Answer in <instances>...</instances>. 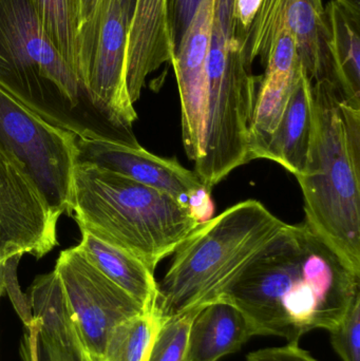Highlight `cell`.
<instances>
[{
    "label": "cell",
    "mask_w": 360,
    "mask_h": 361,
    "mask_svg": "<svg viewBox=\"0 0 360 361\" xmlns=\"http://www.w3.org/2000/svg\"><path fill=\"white\" fill-rule=\"evenodd\" d=\"M359 296L360 275L306 224H287L217 299L236 305L257 336L298 345L336 328Z\"/></svg>",
    "instance_id": "obj_1"
},
{
    "label": "cell",
    "mask_w": 360,
    "mask_h": 361,
    "mask_svg": "<svg viewBox=\"0 0 360 361\" xmlns=\"http://www.w3.org/2000/svg\"><path fill=\"white\" fill-rule=\"evenodd\" d=\"M306 225L360 275V105L329 80L312 85V135L304 173Z\"/></svg>",
    "instance_id": "obj_2"
},
{
    "label": "cell",
    "mask_w": 360,
    "mask_h": 361,
    "mask_svg": "<svg viewBox=\"0 0 360 361\" xmlns=\"http://www.w3.org/2000/svg\"><path fill=\"white\" fill-rule=\"evenodd\" d=\"M0 89L78 139L135 140L95 105L44 33L32 0H0Z\"/></svg>",
    "instance_id": "obj_3"
},
{
    "label": "cell",
    "mask_w": 360,
    "mask_h": 361,
    "mask_svg": "<svg viewBox=\"0 0 360 361\" xmlns=\"http://www.w3.org/2000/svg\"><path fill=\"white\" fill-rule=\"evenodd\" d=\"M71 216L82 233L128 252L154 273L200 224L168 193L82 162L74 169Z\"/></svg>",
    "instance_id": "obj_4"
},
{
    "label": "cell",
    "mask_w": 360,
    "mask_h": 361,
    "mask_svg": "<svg viewBox=\"0 0 360 361\" xmlns=\"http://www.w3.org/2000/svg\"><path fill=\"white\" fill-rule=\"evenodd\" d=\"M287 225L257 200L200 223L158 282L154 311L166 320L216 300Z\"/></svg>",
    "instance_id": "obj_5"
},
{
    "label": "cell",
    "mask_w": 360,
    "mask_h": 361,
    "mask_svg": "<svg viewBox=\"0 0 360 361\" xmlns=\"http://www.w3.org/2000/svg\"><path fill=\"white\" fill-rule=\"evenodd\" d=\"M202 157L194 173L209 190L249 162V127L260 78L247 65L240 44L213 17Z\"/></svg>",
    "instance_id": "obj_6"
},
{
    "label": "cell",
    "mask_w": 360,
    "mask_h": 361,
    "mask_svg": "<svg viewBox=\"0 0 360 361\" xmlns=\"http://www.w3.org/2000/svg\"><path fill=\"white\" fill-rule=\"evenodd\" d=\"M77 137L49 124L0 89V147L25 167L52 212L72 214Z\"/></svg>",
    "instance_id": "obj_7"
},
{
    "label": "cell",
    "mask_w": 360,
    "mask_h": 361,
    "mask_svg": "<svg viewBox=\"0 0 360 361\" xmlns=\"http://www.w3.org/2000/svg\"><path fill=\"white\" fill-rule=\"evenodd\" d=\"M128 32L118 0H97L80 25L77 78L97 107L118 126L131 130L137 114L127 88Z\"/></svg>",
    "instance_id": "obj_8"
},
{
    "label": "cell",
    "mask_w": 360,
    "mask_h": 361,
    "mask_svg": "<svg viewBox=\"0 0 360 361\" xmlns=\"http://www.w3.org/2000/svg\"><path fill=\"white\" fill-rule=\"evenodd\" d=\"M54 271L80 343L91 361H99L112 331L145 310L99 271L77 246L61 252Z\"/></svg>",
    "instance_id": "obj_9"
},
{
    "label": "cell",
    "mask_w": 360,
    "mask_h": 361,
    "mask_svg": "<svg viewBox=\"0 0 360 361\" xmlns=\"http://www.w3.org/2000/svg\"><path fill=\"white\" fill-rule=\"evenodd\" d=\"M289 30L295 37L298 61L312 82L329 80L335 84L323 0H262L243 38L247 65L253 66L260 59L264 66L273 44Z\"/></svg>",
    "instance_id": "obj_10"
},
{
    "label": "cell",
    "mask_w": 360,
    "mask_h": 361,
    "mask_svg": "<svg viewBox=\"0 0 360 361\" xmlns=\"http://www.w3.org/2000/svg\"><path fill=\"white\" fill-rule=\"evenodd\" d=\"M58 219L23 165L0 147V263L17 254H49L57 245Z\"/></svg>",
    "instance_id": "obj_11"
},
{
    "label": "cell",
    "mask_w": 360,
    "mask_h": 361,
    "mask_svg": "<svg viewBox=\"0 0 360 361\" xmlns=\"http://www.w3.org/2000/svg\"><path fill=\"white\" fill-rule=\"evenodd\" d=\"M216 0H202L175 49L173 66L181 101L182 141L187 158L202 157L209 91V46Z\"/></svg>",
    "instance_id": "obj_12"
},
{
    "label": "cell",
    "mask_w": 360,
    "mask_h": 361,
    "mask_svg": "<svg viewBox=\"0 0 360 361\" xmlns=\"http://www.w3.org/2000/svg\"><path fill=\"white\" fill-rule=\"evenodd\" d=\"M76 145L77 162L97 165L164 191L187 207L190 199L206 188L196 173L182 166L177 159L156 156L144 149L137 141L116 142L77 137Z\"/></svg>",
    "instance_id": "obj_13"
},
{
    "label": "cell",
    "mask_w": 360,
    "mask_h": 361,
    "mask_svg": "<svg viewBox=\"0 0 360 361\" xmlns=\"http://www.w3.org/2000/svg\"><path fill=\"white\" fill-rule=\"evenodd\" d=\"M175 53L170 0H137L126 55L127 88L133 104L141 97L148 76L173 65Z\"/></svg>",
    "instance_id": "obj_14"
},
{
    "label": "cell",
    "mask_w": 360,
    "mask_h": 361,
    "mask_svg": "<svg viewBox=\"0 0 360 361\" xmlns=\"http://www.w3.org/2000/svg\"><path fill=\"white\" fill-rule=\"evenodd\" d=\"M254 336L253 326L236 305L216 299L196 310L188 334V360L220 361Z\"/></svg>",
    "instance_id": "obj_15"
},
{
    "label": "cell",
    "mask_w": 360,
    "mask_h": 361,
    "mask_svg": "<svg viewBox=\"0 0 360 361\" xmlns=\"http://www.w3.org/2000/svg\"><path fill=\"white\" fill-rule=\"evenodd\" d=\"M312 80L298 61L283 118L273 135L266 160L298 177L304 173L312 135Z\"/></svg>",
    "instance_id": "obj_16"
},
{
    "label": "cell",
    "mask_w": 360,
    "mask_h": 361,
    "mask_svg": "<svg viewBox=\"0 0 360 361\" xmlns=\"http://www.w3.org/2000/svg\"><path fill=\"white\" fill-rule=\"evenodd\" d=\"M77 247L99 271L130 295L145 311H154L158 282L154 271L139 259L88 233H82Z\"/></svg>",
    "instance_id": "obj_17"
},
{
    "label": "cell",
    "mask_w": 360,
    "mask_h": 361,
    "mask_svg": "<svg viewBox=\"0 0 360 361\" xmlns=\"http://www.w3.org/2000/svg\"><path fill=\"white\" fill-rule=\"evenodd\" d=\"M334 82L360 105V10L331 0L325 8Z\"/></svg>",
    "instance_id": "obj_18"
},
{
    "label": "cell",
    "mask_w": 360,
    "mask_h": 361,
    "mask_svg": "<svg viewBox=\"0 0 360 361\" xmlns=\"http://www.w3.org/2000/svg\"><path fill=\"white\" fill-rule=\"evenodd\" d=\"M294 75L264 73L260 78L249 127V161L266 159L273 135L287 107Z\"/></svg>",
    "instance_id": "obj_19"
},
{
    "label": "cell",
    "mask_w": 360,
    "mask_h": 361,
    "mask_svg": "<svg viewBox=\"0 0 360 361\" xmlns=\"http://www.w3.org/2000/svg\"><path fill=\"white\" fill-rule=\"evenodd\" d=\"M44 33L77 76L80 0H32Z\"/></svg>",
    "instance_id": "obj_20"
},
{
    "label": "cell",
    "mask_w": 360,
    "mask_h": 361,
    "mask_svg": "<svg viewBox=\"0 0 360 361\" xmlns=\"http://www.w3.org/2000/svg\"><path fill=\"white\" fill-rule=\"evenodd\" d=\"M164 320L156 311H144L118 324L99 361H148Z\"/></svg>",
    "instance_id": "obj_21"
},
{
    "label": "cell",
    "mask_w": 360,
    "mask_h": 361,
    "mask_svg": "<svg viewBox=\"0 0 360 361\" xmlns=\"http://www.w3.org/2000/svg\"><path fill=\"white\" fill-rule=\"evenodd\" d=\"M38 361H91L71 317L38 324Z\"/></svg>",
    "instance_id": "obj_22"
},
{
    "label": "cell",
    "mask_w": 360,
    "mask_h": 361,
    "mask_svg": "<svg viewBox=\"0 0 360 361\" xmlns=\"http://www.w3.org/2000/svg\"><path fill=\"white\" fill-rule=\"evenodd\" d=\"M194 313L190 312L163 322L148 361H190L188 334Z\"/></svg>",
    "instance_id": "obj_23"
},
{
    "label": "cell",
    "mask_w": 360,
    "mask_h": 361,
    "mask_svg": "<svg viewBox=\"0 0 360 361\" xmlns=\"http://www.w3.org/2000/svg\"><path fill=\"white\" fill-rule=\"evenodd\" d=\"M330 335L332 345L342 361H360V296Z\"/></svg>",
    "instance_id": "obj_24"
},
{
    "label": "cell",
    "mask_w": 360,
    "mask_h": 361,
    "mask_svg": "<svg viewBox=\"0 0 360 361\" xmlns=\"http://www.w3.org/2000/svg\"><path fill=\"white\" fill-rule=\"evenodd\" d=\"M21 257L23 255L17 254L4 260V292L8 293L23 324L29 328L34 322L33 314H32L29 296L21 292L18 283V276H17V269H18Z\"/></svg>",
    "instance_id": "obj_25"
},
{
    "label": "cell",
    "mask_w": 360,
    "mask_h": 361,
    "mask_svg": "<svg viewBox=\"0 0 360 361\" xmlns=\"http://www.w3.org/2000/svg\"><path fill=\"white\" fill-rule=\"evenodd\" d=\"M262 0H234L232 12V37L242 46L243 38L249 31L261 6ZM242 50V48H241Z\"/></svg>",
    "instance_id": "obj_26"
},
{
    "label": "cell",
    "mask_w": 360,
    "mask_h": 361,
    "mask_svg": "<svg viewBox=\"0 0 360 361\" xmlns=\"http://www.w3.org/2000/svg\"><path fill=\"white\" fill-rule=\"evenodd\" d=\"M202 0H170L171 30L175 49Z\"/></svg>",
    "instance_id": "obj_27"
},
{
    "label": "cell",
    "mask_w": 360,
    "mask_h": 361,
    "mask_svg": "<svg viewBox=\"0 0 360 361\" xmlns=\"http://www.w3.org/2000/svg\"><path fill=\"white\" fill-rule=\"evenodd\" d=\"M247 361H318L298 345L258 350L247 355Z\"/></svg>",
    "instance_id": "obj_28"
},
{
    "label": "cell",
    "mask_w": 360,
    "mask_h": 361,
    "mask_svg": "<svg viewBox=\"0 0 360 361\" xmlns=\"http://www.w3.org/2000/svg\"><path fill=\"white\" fill-rule=\"evenodd\" d=\"M27 329V335L25 338V345H23V361H38V322L34 319L33 324Z\"/></svg>",
    "instance_id": "obj_29"
},
{
    "label": "cell",
    "mask_w": 360,
    "mask_h": 361,
    "mask_svg": "<svg viewBox=\"0 0 360 361\" xmlns=\"http://www.w3.org/2000/svg\"><path fill=\"white\" fill-rule=\"evenodd\" d=\"M234 0H216V16L219 19L226 35L232 37V12Z\"/></svg>",
    "instance_id": "obj_30"
},
{
    "label": "cell",
    "mask_w": 360,
    "mask_h": 361,
    "mask_svg": "<svg viewBox=\"0 0 360 361\" xmlns=\"http://www.w3.org/2000/svg\"><path fill=\"white\" fill-rule=\"evenodd\" d=\"M118 2H120V10H122L125 21L130 29L131 23H132L133 16H135V8H137V0H118Z\"/></svg>",
    "instance_id": "obj_31"
},
{
    "label": "cell",
    "mask_w": 360,
    "mask_h": 361,
    "mask_svg": "<svg viewBox=\"0 0 360 361\" xmlns=\"http://www.w3.org/2000/svg\"><path fill=\"white\" fill-rule=\"evenodd\" d=\"M97 2V0H80V25L91 16Z\"/></svg>",
    "instance_id": "obj_32"
},
{
    "label": "cell",
    "mask_w": 360,
    "mask_h": 361,
    "mask_svg": "<svg viewBox=\"0 0 360 361\" xmlns=\"http://www.w3.org/2000/svg\"><path fill=\"white\" fill-rule=\"evenodd\" d=\"M336 1L340 2V4L347 6V8L360 10V0H336Z\"/></svg>",
    "instance_id": "obj_33"
},
{
    "label": "cell",
    "mask_w": 360,
    "mask_h": 361,
    "mask_svg": "<svg viewBox=\"0 0 360 361\" xmlns=\"http://www.w3.org/2000/svg\"><path fill=\"white\" fill-rule=\"evenodd\" d=\"M4 292V261L0 263V296Z\"/></svg>",
    "instance_id": "obj_34"
},
{
    "label": "cell",
    "mask_w": 360,
    "mask_h": 361,
    "mask_svg": "<svg viewBox=\"0 0 360 361\" xmlns=\"http://www.w3.org/2000/svg\"><path fill=\"white\" fill-rule=\"evenodd\" d=\"M0 298H1V296H0Z\"/></svg>",
    "instance_id": "obj_35"
}]
</instances>
